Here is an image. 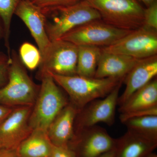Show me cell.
Instances as JSON below:
<instances>
[{
	"instance_id": "1",
	"label": "cell",
	"mask_w": 157,
	"mask_h": 157,
	"mask_svg": "<svg viewBox=\"0 0 157 157\" xmlns=\"http://www.w3.org/2000/svg\"><path fill=\"white\" fill-rule=\"evenodd\" d=\"M70 97L71 102L79 110L90 102L104 98L124 78H97L76 75L65 76L48 73Z\"/></svg>"
},
{
	"instance_id": "2",
	"label": "cell",
	"mask_w": 157,
	"mask_h": 157,
	"mask_svg": "<svg viewBox=\"0 0 157 157\" xmlns=\"http://www.w3.org/2000/svg\"><path fill=\"white\" fill-rule=\"evenodd\" d=\"M41 77L42 83L29 124L33 131L47 133L51 124L69 102L51 75L44 73Z\"/></svg>"
},
{
	"instance_id": "3",
	"label": "cell",
	"mask_w": 157,
	"mask_h": 157,
	"mask_svg": "<svg viewBox=\"0 0 157 157\" xmlns=\"http://www.w3.org/2000/svg\"><path fill=\"white\" fill-rule=\"evenodd\" d=\"M46 33L51 42L61 39L77 27L101 19L95 9L86 0L70 6L43 11Z\"/></svg>"
},
{
	"instance_id": "4",
	"label": "cell",
	"mask_w": 157,
	"mask_h": 157,
	"mask_svg": "<svg viewBox=\"0 0 157 157\" xmlns=\"http://www.w3.org/2000/svg\"><path fill=\"white\" fill-rule=\"evenodd\" d=\"M101 19L117 28L133 31L144 25L145 8L139 0H86Z\"/></svg>"
},
{
	"instance_id": "5",
	"label": "cell",
	"mask_w": 157,
	"mask_h": 157,
	"mask_svg": "<svg viewBox=\"0 0 157 157\" xmlns=\"http://www.w3.org/2000/svg\"><path fill=\"white\" fill-rule=\"evenodd\" d=\"M39 92L16 55L12 54L8 70V82L0 88V104L11 108L33 106Z\"/></svg>"
},
{
	"instance_id": "6",
	"label": "cell",
	"mask_w": 157,
	"mask_h": 157,
	"mask_svg": "<svg viewBox=\"0 0 157 157\" xmlns=\"http://www.w3.org/2000/svg\"><path fill=\"white\" fill-rule=\"evenodd\" d=\"M132 31L117 28L101 19L96 20L77 27L60 39L78 46L102 48L112 45Z\"/></svg>"
},
{
	"instance_id": "7",
	"label": "cell",
	"mask_w": 157,
	"mask_h": 157,
	"mask_svg": "<svg viewBox=\"0 0 157 157\" xmlns=\"http://www.w3.org/2000/svg\"><path fill=\"white\" fill-rule=\"evenodd\" d=\"M78 46L62 39L52 41L41 59L40 74L65 76L76 75Z\"/></svg>"
},
{
	"instance_id": "8",
	"label": "cell",
	"mask_w": 157,
	"mask_h": 157,
	"mask_svg": "<svg viewBox=\"0 0 157 157\" xmlns=\"http://www.w3.org/2000/svg\"><path fill=\"white\" fill-rule=\"evenodd\" d=\"M101 48L104 52L124 55L139 59L156 55L157 30L143 26L112 45Z\"/></svg>"
},
{
	"instance_id": "9",
	"label": "cell",
	"mask_w": 157,
	"mask_h": 157,
	"mask_svg": "<svg viewBox=\"0 0 157 157\" xmlns=\"http://www.w3.org/2000/svg\"><path fill=\"white\" fill-rule=\"evenodd\" d=\"M122 82L119 83L103 99L91 101L78 111L76 118L77 119L78 132L100 123H103L109 126L113 124L119 93Z\"/></svg>"
},
{
	"instance_id": "10",
	"label": "cell",
	"mask_w": 157,
	"mask_h": 157,
	"mask_svg": "<svg viewBox=\"0 0 157 157\" xmlns=\"http://www.w3.org/2000/svg\"><path fill=\"white\" fill-rule=\"evenodd\" d=\"M116 144V139L96 125L75 134L70 148L76 153V157H98L114 149Z\"/></svg>"
},
{
	"instance_id": "11",
	"label": "cell",
	"mask_w": 157,
	"mask_h": 157,
	"mask_svg": "<svg viewBox=\"0 0 157 157\" xmlns=\"http://www.w3.org/2000/svg\"><path fill=\"white\" fill-rule=\"evenodd\" d=\"M33 106L13 109L0 125V150H16L33 130L29 119Z\"/></svg>"
},
{
	"instance_id": "12",
	"label": "cell",
	"mask_w": 157,
	"mask_h": 157,
	"mask_svg": "<svg viewBox=\"0 0 157 157\" xmlns=\"http://www.w3.org/2000/svg\"><path fill=\"white\" fill-rule=\"evenodd\" d=\"M14 14L27 27L36 43L42 57L51 42L46 33L45 15L42 9L28 0H21Z\"/></svg>"
},
{
	"instance_id": "13",
	"label": "cell",
	"mask_w": 157,
	"mask_h": 157,
	"mask_svg": "<svg viewBox=\"0 0 157 157\" xmlns=\"http://www.w3.org/2000/svg\"><path fill=\"white\" fill-rule=\"evenodd\" d=\"M79 111L70 102L55 119L47 132L53 145L70 148L75 137V120Z\"/></svg>"
},
{
	"instance_id": "14",
	"label": "cell",
	"mask_w": 157,
	"mask_h": 157,
	"mask_svg": "<svg viewBox=\"0 0 157 157\" xmlns=\"http://www.w3.org/2000/svg\"><path fill=\"white\" fill-rule=\"evenodd\" d=\"M157 75V55L140 59L124 78L125 89L118 100L120 106L133 93L148 83Z\"/></svg>"
},
{
	"instance_id": "15",
	"label": "cell",
	"mask_w": 157,
	"mask_h": 157,
	"mask_svg": "<svg viewBox=\"0 0 157 157\" xmlns=\"http://www.w3.org/2000/svg\"><path fill=\"white\" fill-rule=\"evenodd\" d=\"M139 60L124 55L102 51L94 77L124 78Z\"/></svg>"
},
{
	"instance_id": "16",
	"label": "cell",
	"mask_w": 157,
	"mask_h": 157,
	"mask_svg": "<svg viewBox=\"0 0 157 157\" xmlns=\"http://www.w3.org/2000/svg\"><path fill=\"white\" fill-rule=\"evenodd\" d=\"M157 147V141L127 131L116 139L114 157H148Z\"/></svg>"
},
{
	"instance_id": "17",
	"label": "cell",
	"mask_w": 157,
	"mask_h": 157,
	"mask_svg": "<svg viewBox=\"0 0 157 157\" xmlns=\"http://www.w3.org/2000/svg\"><path fill=\"white\" fill-rule=\"evenodd\" d=\"M119 107V111L121 113L157 107V77L133 93Z\"/></svg>"
},
{
	"instance_id": "18",
	"label": "cell",
	"mask_w": 157,
	"mask_h": 157,
	"mask_svg": "<svg viewBox=\"0 0 157 157\" xmlns=\"http://www.w3.org/2000/svg\"><path fill=\"white\" fill-rule=\"evenodd\" d=\"M52 146L47 133L34 130L16 151L19 157H50Z\"/></svg>"
},
{
	"instance_id": "19",
	"label": "cell",
	"mask_w": 157,
	"mask_h": 157,
	"mask_svg": "<svg viewBox=\"0 0 157 157\" xmlns=\"http://www.w3.org/2000/svg\"><path fill=\"white\" fill-rule=\"evenodd\" d=\"M101 53V47L78 46L76 75L85 77H94Z\"/></svg>"
},
{
	"instance_id": "20",
	"label": "cell",
	"mask_w": 157,
	"mask_h": 157,
	"mask_svg": "<svg viewBox=\"0 0 157 157\" xmlns=\"http://www.w3.org/2000/svg\"><path fill=\"white\" fill-rule=\"evenodd\" d=\"M127 131L157 141V115L129 118L122 122Z\"/></svg>"
},
{
	"instance_id": "21",
	"label": "cell",
	"mask_w": 157,
	"mask_h": 157,
	"mask_svg": "<svg viewBox=\"0 0 157 157\" xmlns=\"http://www.w3.org/2000/svg\"><path fill=\"white\" fill-rule=\"evenodd\" d=\"M21 1V0H0V17L4 28L3 38L9 58L11 56L9 38L11 20L14 11Z\"/></svg>"
},
{
	"instance_id": "22",
	"label": "cell",
	"mask_w": 157,
	"mask_h": 157,
	"mask_svg": "<svg viewBox=\"0 0 157 157\" xmlns=\"http://www.w3.org/2000/svg\"><path fill=\"white\" fill-rule=\"evenodd\" d=\"M19 55L24 65L29 70H35L41 63V53L39 49L29 42L23 43L19 48Z\"/></svg>"
},
{
	"instance_id": "23",
	"label": "cell",
	"mask_w": 157,
	"mask_h": 157,
	"mask_svg": "<svg viewBox=\"0 0 157 157\" xmlns=\"http://www.w3.org/2000/svg\"><path fill=\"white\" fill-rule=\"evenodd\" d=\"M43 11L73 5L81 0H28Z\"/></svg>"
},
{
	"instance_id": "24",
	"label": "cell",
	"mask_w": 157,
	"mask_h": 157,
	"mask_svg": "<svg viewBox=\"0 0 157 157\" xmlns=\"http://www.w3.org/2000/svg\"><path fill=\"white\" fill-rule=\"evenodd\" d=\"M143 26L157 30V2L145 8Z\"/></svg>"
},
{
	"instance_id": "25",
	"label": "cell",
	"mask_w": 157,
	"mask_h": 157,
	"mask_svg": "<svg viewBox=\"0 0 157 157\" xmlns=\"http://www.w3.org/2000/svg\"><path fill=\"white\" fill-rule=\"evenodd\" d=\"M11 59L0 55V88L3 87L8 81V70Z\"/></svg>"
},
{
	"instance_id": "26",
	"label": "cell",
	"mask_w": 157,
	"mask_h": 157,
	"mask_svg": "<svg viewBox=\"0 0 157 157\" xmlns=\"http://www.w3.org/2000/svg\"><path fill=\"white\" fill-rule=\"evenodd\" d=\"M148 115H157V107L146 110H140L128 113H121L120 115V120L121 122H122L129 118Z\"/></svg>"
},
{
	"instance_id": "27",
	"label": "cell",
	"mask_w": 157,
	"mask_h": 157,
	"mask_svg": "<svg viewBox=\"0 0 157 157\" xmlns=\"http://www.w3.org/2000/svg\"><path fill=\"white\" fill-rule=\"evenodd\" d=\"M50 157H76L75 151L70 147L53 145Z\"/></svg>"
},
{
	"instance_id": "28",
	"label": "cell",
	"mask_w": 157,
	"mask_h": 157,
	"mask_svg": "<svg viewBox=\"0 0 157 157\" xmlns=\"http://www.w3.org/2000/svg\"><path fill=\"white\" fill-rule=\"evenodd\" d=\"M13 109L0 104V125L12 112Z\"/></svg>"
},
{
	"instance_id": "29",
	"label": "cell",
	"mask_w": 157,
	"mask_h": 157,
	"mask_svg": "<svg viewBox=\"0 0 157 157\" xmlns=\"http://www.w3.org/2000/svg\"><path fill=\"white\" fill-rule=\"evenodd\" d=\"M0 157H19L16 150H0Z\"/></svg>"
},
{
	"instance_id": "30",
	"label": "cell",
	"mask_w": 157,
	"mask_h": 157,
	"mask_svg": "<svg viewBox=\"0 0 157 157\" xmlns=\"http://www.w3.org/2000/svg\"><path fill=\"white\" fill-rule=\"evenodd\" d=\"M140 2L145 5L146 7H148L152 4L157 2V0H139Z\"/></svg>"
},
{
	"instance_id": "31",
	"label": "cell",
	"mask_w": 157,
	"mask_h": 157,
	"mask_svg": "<svg viewBox=\"0 0 157 157\" xmlns=\"http://www.w3.org/2000/svg\"><path fill=\"white\" fill-rule=\"evenodd\" d=\"M114 154H115V151L113 149L98 157H114Z\"/></svg>"
},
{
	"instance_id": "32",
	"label": "cell",
	"mask_w": 157,
	"mask_h": 157,
	"mask_svg": "<svg viewBox=\"0 0 157 157\" xmlns=\"http://www.w3.org/2000/svg\"><path fill=\"white\" fill-rule=\"evenodd\" d=\"M4 37V28L2 20L0 17V40Z\"/></svg>"
},
{
	"instance_id": "33",
	"label": "cell",
	"mask_w": 157,
	"mask_h": 157,
	"mask_svg": "<svg viewBox=\"0 0 157 157\" xmlns=\"http://www.w3.org/2000/svg\"><path fill=\"white\" fill-rule=\"evenodd\" d=\"M148 157H157V155L156 154L152 153Z\"/></svg>"
}]
</instances>
